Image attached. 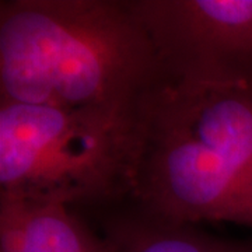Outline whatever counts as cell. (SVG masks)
Wrapping results in <instances>:
<instances>
[{"label":"cell","instance_id":"cell-1","mask_svg":"<svg viewBox=\"0 0 252 252\" xmlns=\"http://www.w3.org/2000/svg\"><path fill=\"white\" fill-rule=\"evenodd\" d=\"M162 74L129 0L0 1V98L136 122Z\"/></svg>","mask_w":252,"mask_h":252},{"label":"cell","instance_id":"cell-2","mask_svg":"<svg viewBox=\"0 0 252 252\" xmlns=\"http://www.w3.org/2000/svg\"><path fill=\"white\" fill-rule=\"evenodd\" d=\"M126 205L180 224L252 228V86L162 74L137 114Z\"/></svg>","mask_w":252,"mask_h":252},{"label":"cell","instance_id":"cell-3","mask_svg":"<svg viewBox=\"0 0 252 252\" xmlns=\"http://www.w3.org/2000/svg\"><path fill=\"white\" fill-rule=\"evenodd\" d=\"M136 122L0 98V196L117 207L133 190Z\"/></svg>","mask_w":252,"mask_h":252},{"label":"cell","instance_id":"cell-4","mask_svg":"<svg viewBox=\"0 0 252 252\" xmlns=\"http://www.w3.org/2000/svg\"><path fill=\"white\" fill-rule=\"evenodd\" d=\"M172 79L252 86V0H129Z\"/></svg>","mask_w":252,"mask_h":252},{"label":"cell","instance_id":"cell-5","mask_svg":"<svg viewBox=\"0 0 252 252\" xmlns=\"http://www.w3.org/2000/svg\"><path fill=\"white\" fill-rule=\"evenodd\" d=\"M101 234L114 252H252L250 244L207 234L195 224L149 216L132 206L104 219Z\"/></svg>","mask_w":252,"mask_h":252},{"label":"cell","instance_id":"cell-6","mask_svg":"<svg viewBox=\"0 0 252 252\" xmlns=\"http://www.w3.org/2000/svg\"><path fill=\"white\" fill-rule=\"evenodd\" d=\"M23 252H114L108 240L97 233L70 207H35L28 223Z\"/></svg>","mask_w":252,"mask_h":252},{"label":"cell","instance_id":"cell-7","mask_svg":"<svg viewBox=\"0 0 252 252\" xmlns=\"http://www.w3.org/2000/svg\"><path fill=\"white\" fill-rule=\"evenodd\" d=\"M35 206L18 199L0 196V252H23L28 223Z\"/></svg>","mask_w":252,"mask_h":252}]
</instances>
